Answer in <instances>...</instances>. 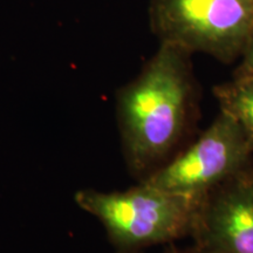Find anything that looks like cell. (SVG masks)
<instances>
[{"mask_svg":"<svg viewBox=\"0 0 253 253\" xmlns=\"http://www.w3.org/2000/svg\"><path fill=\"white\" fill-rule=\"evenodd\" d=\"M242 62L235 73V78H253V34L242 53Z\"/></svg>","mask_w":253,"mask_h":253,"instance_id":"7","label":"cell"},{"mask_svg":"<svg viewBox=\"0 0 253 253\" xmlns=\"http://www.w3.org/2000/svg\"><path fill=\"white\" fill-rule=\"evenodd\" d=\"M252 154V145L238 123L220 112L198 141L143 182L169 194L204 198L248 168Z\"/></svg>","mask_w":253,"mask_h":253,"instance_id":"4","label":"cell"},{"mask_svg":"<svg viewBox=\"0 0 253 253\" xmlns=\"http://www.w3.org/2000/svg\"><path fill=\"white\" fill-rule=\"evenodd\" d=\"M213 93L220 112L238 123L253 148V78H233L214 87Z\"/></svg>","mask_w":253,"mask_h":253,"instance_id":"6","label":"cell"},{"mask_svg":"<svg viewBox=\"0 0 253 253\" xmlns=\"http://www.w3.org/2000/svg\"><path fill=\"white\" fill-rule=\"evenodd\" d=\"M150 24L161 42L229 62L253 34V0H151Z\"/></svg>","mask_w":253,"mask_h":253,"instance_id":"3","label":"cell"},{"mask_svg":"<svg viewBox=\"0 0 253 253\" xmlns=\"http://www.w3.org/2000/svg\"><path fill=\"white\" fill-rule=\"evenodd\" d=\"M189 54L161 42L140 75L119 91L120 132L132 173L154 172L183 136L194 97Z\"/></svg>","mask_w":253,"mask_h":253,"instance_id":"1","label":"cell"},{"mask_svg":"<svg viewBox=\"0 0 253 253\" xmlns=\"http://www.w3.org/2000/svg\"><path fill=\"white\" fill-rule=\"evenodd\" d=\"M190 236L197 253H253V168L205 196Z\"/></svg>","mask_w":253,"mask_h":253,"instance_id":"5","label":"cell"},{"mask_svg":"<svg viewBox=\"0 0 253 253\" xmlns=\"http://www.w3.org/2000/svg\"><path fill=\"white\" fill-rule=\"evenodd\" d=\"M164 253H197V252H196L192 248L188 250H182V249L176 248L175 245L170 244V246L166 250V251H164Z\"/></svg>","mask_w":253,"mask_h":253,"instance_id":"8","label":"cell"},{"mask_svg":"<svg viewBox=\"0 0 253 253\" xmlns=\"http://www.w3.org/2000/svg\"><path fill=\"white\" fill-rule=\"evenodd\" d=\"M118 253H126V252H118ZM132 253H140V252H132Z\"/></svg>","mask_w":253,"mask_h":253,"instance_id":"9","label":"cell"},{"mask_svg":"<svg viewBox=\"0 0 253 253\" xmlns=\"http://www.w3.org/2000/svg\"><path fill=\"white\" fill-rule=\"evenodd\" d=\"M202 201L144 182L126 191L86 189L75 194L77 204L101 221L118 252L126 253L190 236Z\"/></svg>","mask_w":253,"mask_h":253,"instance_id":"2","label":"cell"}]
</instances>
